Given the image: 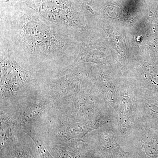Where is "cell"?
Instances as JSON below:
<instances>
[{
	"instance_id": "obj_5",
	"label": "cell",
	"mask_w": 158,
	"mask_h": 158,
	"mask_svg": "<svg viewBox=\"0 0 158 158\" xmlns=\"http://www.w3.org/2000/svg\"><path fill=\"white\" fill-rule=\"evenodd\" d=\"M26 0H2L3 2L6 3L7 6H13L24 2Z\"/></svg>"
},
{
	"instance_id": "obj_1",
	"label": "cell",
	"mask_w": 158,
	"mask_h": 158,
	"mask_svg": "<svg viewBox=\"0 0 158 158\" xmlns=\"http://www.w3.org/2000/svg\"><path fill=\"white\" fill-rule=\"evenodd\" d=\"M0 39L35 68H69L76 59V40L24 3L1 10Z\"/></svg>"
},
{
	"instance_id": "obj_2",
	"label": "cell",
	"mask_w": 158,
	"mask_h": 158,
	"mask_svg": "<svg viewBox=\"0 0 158 158\" xmlns=\"http://www.w3.org/2000/svg\"><path fill=\"white\" fill-rule=\"evenodd\" d=\"M22 3L76 40L77 31L85 26L72 0H26Z\"/></svg>"
},
{
	"instance_id": "obj_4",
	"label": "cell",
	"mask_w": 158,
	"mask_h": 158,
	"mask_svg": "<svg viewBox=\"0 0 158 158\" xmlns=\"http://www.w3.org/2000/svg\"><path fill=\"white\" fill-rule=\"evenodd\" d=\"M126 101V109L125 110L124 118V127H126L128 125V123H129L130 121V118H131V106H130V101L129 98L125 96L124 98H123Z\"/></svg>"
},
{
	"instance_id": "obj_3",
	"label": "cell",
	"mask_w": 158,
	"mask_h": 158,
	"mask_svg": "<svg viewBox=\"0 0 158 158\" xmlns=\"http://www.w3.org/2000/svg\"><path fill=\"white\" fill-rule=\"evenodd\" d=\"M26 62L15 54L0 40V64L2 87L6 91H17L25 88L31 81V73L23 67Z\"/></svg>"
}]
</instances>
